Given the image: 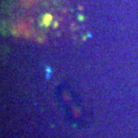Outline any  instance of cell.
<instances>
[{
  "label": "cell",
  "mask_w": 138,
  "mask_h": 138,
  "mask_svg": "<svg viewBox=\"0 0 138 138\" xmlns=\"http://www.w3.org/2000/svg\"><path fill=\"white\" fill-rule=\"evenodd\" d=\"M44 23H45L46 25H49L50 23V22H51V15H47L45 17H44Z\"/></svg>",
  "instance_id": "6da1fadb"
}]
</instances>
